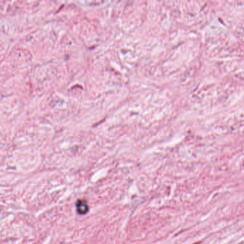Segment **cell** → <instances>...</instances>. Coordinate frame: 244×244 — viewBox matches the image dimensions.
I'll list each match as a JSON object with an SVG mask.
<instances>
[{
	"label": "cell",
	"mask_w": 244,
	"mask_h": 244,
	"mask_svg": "<svg viewBox=\"0 0 244 244\" xmlns=\"http://www.w3.org/2000/svg\"><path fill=\"white\" fill-rule=\"evenodd\" d=\"M77 211L79 214L84 215L88 212V206L87 203L82 200H79L76 203Z\"/></svg>",
	"instance_id": "6da1fadb"
}]
</instances>
